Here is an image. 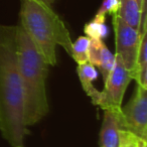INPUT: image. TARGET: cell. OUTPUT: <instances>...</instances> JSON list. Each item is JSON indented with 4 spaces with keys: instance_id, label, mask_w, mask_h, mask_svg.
<instances>
[{
    "instance_id": "1",
    "label": "cell",
    "mask_w": 147,
    "mask_h": 147,
    "mask_svg": "<svg viewBox=\"0 0 147 147\" xmlns=\"http://www.w3.org/2000/svg\"><path fill=\"white\" fill-rule=\"evenodd\" d=\"M0 132L13 147L28 133L23 118V92L16 55V26L0 24Z\"/></svg>"
},
{
    "instance_id": "2",
    "label": "cell",
    "mask_w": 147,
    "mask_h": 147,
    "mask_svg": "<svg viewBox=\"0 0 147 147\" xmlns=\"http://www.w3.org/2000/svg\"><path fill=\"white\" fill-rule=\"evenodd\" d=\"M16 55L23 92V118L28 127L39 122L49 111L45 83L51 65L19 24L16 25Z\"/></svg>"
},
{
    "instance_id": "3",
    "label": "cell",
    "mask_w": 147,
    "mask_h": 147,
    "mask_svg": "<svg viewBox=\"0 0 147 147\" xmlns=\"http://www.w3.org/2000/svg\"><path fill=\"white\" fill-rule=\"evenodd\" d=\"M19 25L51 67L57 65V45L71 55L73 41L69 32L51 5L40 0H20Z\"/></svg>"
},
{
    "instance_id": "4",
    "label": "cell",
    "mask_w": 147,
    "mask_h": 147,
    "mask_svg": "<svg viewBox=\"0 0 147 147\" xmlns=\"http://www.w3.org/2000/svg\"><path fill=\"white\" fill-rule=\"evenodd\" d=\"M112 16L115 32V55L120 59L125 67L130 71L132 80H134L142 32L128 25L117 14Z\"/></svg>"
},
{
    "instance_id": "5",
    "label": "cell",
    "mask_w": 147,
    "mask_h": 147,
    "mask_svg": "<svg viewBox=\"0 0 147 147\" xmlns=\"http://www.w3.org/2000/svg\"><path fill=\"white\" fill-rule=\"evenodd\" d=\"M120 127L147 140V89L137 85L132 98L121 107Z\"/></svg>"
},
{
    "instance_id": "6",
    "label": "cell",
    "mask_w": 147,
    "mask_h": 147,
    "mask_svg": "<svg viewBox=\"0 0 147 147\" xmlns=\"http://www.w3.org/2000/svg\"><path fill=\"white\" fill-rule=\"evenodd\" d=\"M131 74L125 67L117 55H115V63L108 78L105 81L104 90L100 92L98 106L105 110L108 108L120 109L125 92L130 81Z\"/></svg>"
},
{
    "instance_id": "7",
    "label": "cell",
    "mask_w": 147,
    "mask_h": 147,
    "mask_svg": "<svg viewBox=\"0 0 147 147\" xmlns=\"http://www.w3.org/2000/svg\"><path fill=\"white\" fill-rule=\"evenodd\" d=\"M88 63L98 67L105 82L114 67L115 55L106 47L103 39L91 38L88 49Z\"/></svg>"
},
{
    "instance_id": "8",
    "label": "cell",
    "mask_w": 147,
    "mask_h": 147,
    "mask_svg": "<svg viewBox=\"0 0 147 147\" xmlns=\"http://www.w3.org/2000/svg\"><path fill=\"white\" fill-rule=\"evenodd\" d=\"M120 109L108 108L104 110L100 130V147H118L120 127Z\"/></svg>"
},
{
    "instance_id": "9",
    "label": "cell",
    "mask_w": 147,
    "mask_h": 147,
    "mask_svg": "<svg viewBox=\"0 0 147 147\" xmlns=\"http://www.w3.org/2000/svg\"><path fill=\"white\" fill-rule=\"evenodd\" d=\"M116 14L128 25L140 31L141 20L143 16H146V11L142 9L138 0H119V9Z\"/></svg>"
},
{
    "instance_id": "10",
    "label": "cell",
    "mask_w": 147,
    "mask_h": 147,
    "mask_svg": "<svg viewBox=\"0 0 147 147\" xmlns=\"http://www.w3.org/2000/svg\"><path fill=\"white\" fill-rule=\"evenodd\" d=\"M77 71H78L79 79H80L82 88L84 89L85 93L91 98L93 104L98 106L99 99H100V91L97 90L93 84L94 81L98 78L96 67L90 63H85L78 65Z\"/></svg>"
},
{
    "instance_id": "11",
    "label": "cell",
    "mask_w": 147,
    "mask_h": 147,
    "mask_svg": "<svg viewBox=\"0 0 147 147\" xmlns=\"http://www.w3.org/2000/svg\"><path fill=\"white\" fill-rule=\"evenodd\" d=\"M141 34L140 47L136 63V74L134 80L137 85L147 89V28L143 29Z\"/></svg>"
},
{
    "instance_id": "12",
    "label": "cell",
    "mask_w": 147,
    "mask_h": 147,
    "mask_svg": "<svg viewBox=\"0 0 147 147\" xmlns=\"http://www.w3.org/2000/svg\"><path fill=\"white\" fill-rule=\"evenodd\" d=\"M105 18L106 17L104 16L95 15L94 18L85 25V34L92 39H104L108 35V27L105 24Z\"/></svg>"
},
{
    "instance_id": "13",
    "label": "cell",
    "mask_w": 147,
    "mask_h": 147,
    "mask_svg": "<svg viewBox=\"0 0 147 147\" xmlns=\"http://www.w3.org/2000/svg\"><path fill=\"white\" fill-rule=\"evenodd\" d=\"M91 38L87 35L78 37L71 45V57L78 65L88 63V49Z\"/></svg>"
},
{
    "instance_id": "14",
    "label": "cell",
    "mask_w": 147,
    "mask_h": 147,
    "mask_svg": "<svg viewBox=\"0 0 147 147\" xmlns=\"http://www.w3.org/2000/svg\"><path fill=\"white\" fill-rule=\"evenodd\" d=\"M140 138L133 133L126 130H120L119 132L118 147H138Z\"/></svg>"
},
{
    "instance_id": "15",
    "label": "cell",
    "mask_w": 147,
    "mask_h": 147,
    "mask_svg": "<svg viewBox=\"0 0 147 147\" xmlns=\"http://www.w3.org/2000/svg\"><path fill=\"white\" fill-rule=\"evenodd\" d=\"M119 9V0H103L99 10L96 15L106 17L107 14L114 15L118 12Z\"/></svg>"
},
{
    "instance_id": "16",
    "label": "cell",
    "mask_w": 147,
    "mask_h": 147,
    "mask_svg": "<svg viewBox=\"0 0 147 147\" xmlns=\"http://www.w3.org/2000/svg\"><path fill=\"white\" fill-rule=\"evenodd\" d=\"M138 2H139V4L141 5L143 10L146 11V0H138Z\"/></svg>"
},
{
    "instance_id": "17",
    "label": "cell",
    "mask_w": 147,
    "mask_h": 147,
    "mask_svg": "<svg viewBox=\"0 0 147 147\" xmlns=\"http://www.w3.org/2000/svg\"><path fill=\"white\" fill-rule=\"evenodd\" d=\"M138 147H146V140H143V139H140V140H139Z\"/></svg>"
},
{
    "instance_id": "18",
    "label": "cell",
    "mask_w": 147,
    "mask_h": 147,
    "mask_svg": "<svg viewBox=\"0 0 147 147\" xmlns=\"http://www.w3.org/2000/svg\"><path fill=\"white\" fill-rule=\"evenodd\" d=\"M40 1L45 2V4H47V5H51V4L55 2V0H40Z\"/></svg>"
},
{
    "instance_id": "19",
    "label": "cell",
    "mask_w": 147,
    "mask_h": 147,
    "mask_svg": "<svg viewBox=\"0 0 147 147\" xmlns=\"http://www.w3.org/2000/svg\"><path fill=\"white\" fill-rule=\"evenodd\" d=\"M19 147H22V146H19Z\"/></svg>"
}]
</instances>
